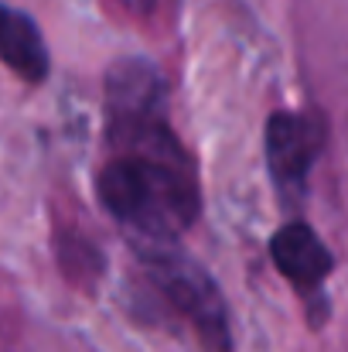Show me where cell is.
Returning a JSON list of instances; mask_svg holds the SVG:
<instances>
[{
  "label": "cell",
  "instance_id": "1",
  "mask_svg": "<svg viewBox=\"0 0 348 352\" xmlns=\"http://www.w3.org/2000/svg\"><path fill=\"white\" fill-rule=\"evenodd\" d=\"M106 120L116 154L100 171V202L126 230L130 243L178 239L198 219L202 195L164 110Z\"/></svg>",
  "mask_w": 348,
  "mask_h": 352
},
{
  "label": "cell",
  "instance_id": "7",
  "mask_svg": "<svg viewBox=\"0 0 348 352\" xmlns=\"http://www.w3.org/2000/svg\"><path fill=\"white\" fill-rule=\"evenodd\" d=\"M123 3H126V7H133V10H147L154 0H123Z\"/></svg>",
  "mask_w": 348,
  "mask_h": 352
},
{
  "label": "cell",
  "instance_id": "3",
  "mask_svg": "<svg viewBox=\"0 0 348 352\" xmlns=\"http://www.w3.org/2000/svg\"><path fill=\"white\" fill-rule=\"evenodd\" d=\"M266 168L283 199H301L308 192V178L325 151V123L311 113L277 110L263 130Z\"/></svg>",
  "mask_w": 348,
  "mask_h": 352
},
{
  "label": "cell",
  "instance_id": "5",
  "mask_svg": "<svg viewBox=\"0 0 348 352\" xmlns=\"http://www.w3.org/2000/svg\"><path fill=\"white\" fill-rule=\"evenodd\" d=\"M167 86L161 69L150 58L126 55L116 58L106 72V117H130V113H154L164 110Z\"/></svg>",
  "mask_w": 348,
  "mask_h": 352
},
{
  "label": "cell",
  "instance_id": "4",
  "mask_svg": "<svg viewBox=\"0 0 348 352\" xmlns=\"http://www.w3.org/2000/svg\"><path fill=\"white\" fill-rule=\"evenodd\" d=\"M270 256L277 263V270L304 294V298H314L325 280L332 277L335 270V256L332 250L325 246V239L314 233L308 223H287L280 226L273 239H270Z\"/></svg>",
  "mask_w": 348,
  "mask_h": 352
},
{
  "label": "cell",
  "instance_id": "2",
  "mask_svg": "<svg viewBox=\"0 0 348 352\" xmlns=\"http://www.w3.org/2000/svg\"><path fill=\"white\" fill-rule=\"evenodd\" d=\"M133 250L147 263V274L157 284L161 298L192 325L198 342L209 352H229V308L212 274L195 256H188L178 239H133Z\"/></svg>",
  "mask_w": 348,
  "mask_h": 352
},
{
  "label": "cell",
  "instance_id": "6",
  "mask_svg": "<svg viewBox=\"0 0 348 352\" xmlns=\"http://www.w3.org/2000/svg\"><path fill=\"white\" fill-rule=\"evenodd\" d=\"M0 62L31 86L45 82L51 69V55L41 28L34 24L31 14L10 3H0Z\"/></svg>",
  "mask_w": 348,
  "mask_h": 352
}]
</instances>
